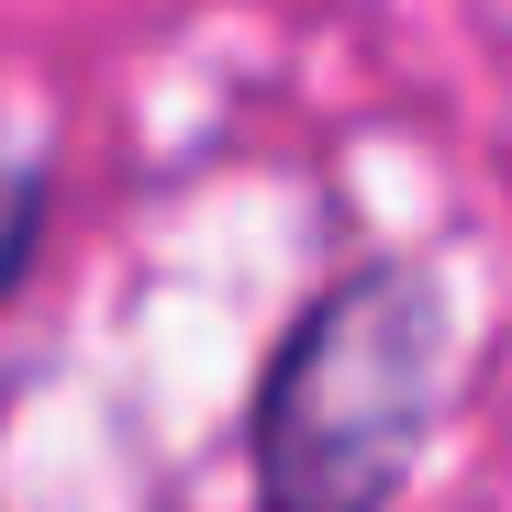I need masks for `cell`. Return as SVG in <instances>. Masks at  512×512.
Here are the masks:
<instances>
[{
	"instance_id": "cell-1",
	"label": "cell",
	"mask_w": 512,
	"mask_h": 512,
	"mask_svg": "<svg viewBox=\"0 0 512 512\" xmlns=\"http://www.w3.org/2000/svg\"><path fill=\"white\" fill-rule=\"evenodd\" d=\"M446 368L457 312L435 268L379 256L334 279L256 390V512H390L435 446Z\"/></svg>"
},
{
	"instance_id": "cell-2",
	"label": "cell",
	"mask_w": 512,
	"mask_h": 512,
	"mask_svg": "<svg viewBox=\"0 0 512 512\" xmlns=\"http://www.w3.org/2000/svg\"><path fill=\"white\" fill-rule=\"evenodd\" d=\"M34 234H45V167L0 145V301H12V279L34 268Z\"/></svg>"
}]
</instances>
